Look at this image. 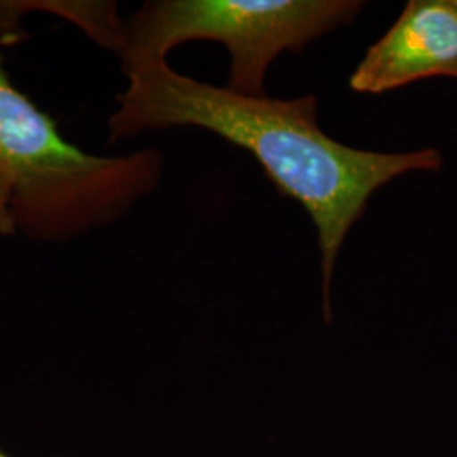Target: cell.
Listing matches in <instances>:
<instances>
[{"label": "cell", "mask_w": 457, "mask_h": 457, "mask_svg": "<svg viewBox=\"0 0 457 457\" xmlns=\"http://www.w3.org/2000/svg\"><path fill=\"white\" fill-rule=\"evenodd\" d=\"M124 75L128 88L109 117V143L141 132L196 128L251 153L279 195L298 202L317 228L327 317L339 253L371 195L405 173L442 166L437 149L375 153L332 139L317 122L315 96L245 97L177 73L166 62L136 66Z\"/></svg>", "instance_id": "6da1fadb"}, {"label": "cell", "mask_w": 457, "mask_h": 457, "mask_svg": "<svg viewBox=\"0 0 457 457\" xmlns=\"http://www.w3.org/2000/svg\"><path fill=\"white\" fill-rule=\"evenodd\" d=\"M163 168L158 149L98 156L66 141L12 83L0 53V180L17 234L60 245L109 228L158 187Z\"/></svg>", "instance_id": "7a4b0ae2"}, {"label": "cell", "mask_w": 457, "mask_h": 457, "mask_svg": "<svg viewBox=\"0 0 457 457\" xmlns=\"http://www.w3.org/2000/svg\"><path fill=\"white\" fill-rule=\"evenodd\" d=\"M358 0H151L124 21L122 71L166 62L188 41H215L230 54L228 88L264 97L268 68L283 51L353 22Z\"/></svg>", "instance_id": "3957f363"}, {"label": "cell", "mask_w": 457, "mask_h": 457, "mask_svg": "<svg viewBox=\"0 0 457 457\" xmlns=\"http://www.w3.org/2000/svg\"><path fill=\"white\" fill-rule=\"evenodd\" d=\"M430 77L457 79V9L451 0H411L351 75L358 94L381 96Z\"/></svg>", "instance_id": "277c9868"}, {"label": "cell", "mask_w": 457, "mask_h": 457, "mask_svg": "<svg viewBox=\"0 0 457 457\" xmlns=\"http://www.w3.org/2000/svg\"><path fill=\"white\" fill-rule=\"evenodd\" d=\"M17 228L12 209H11V196L5 183L0 180V239L16 236Z\"/></svg>", "instance_id": "5b68a950"}, {"label": "cell", "mask_w": 457, "mask_h": 457, "mask_svg": "<svg viewBox=\"0 0 457 457\" xmlns=\"http://www.w3.org/2000/svg\"><path fill=\"white\" fill-rule=\"evenodd\" d=\"M451 2H453V5L457 9V0H451Z\"/></svg>", "instance_id": "8992f818"}, {"label": "cell", "mask_w": 457, "mask_h": 457, "mask_svg": "<svg viewBox=\"0 0 457 457\" xmlns=\"http://www.w3.org/2000/svg\"><path fill=\"white\" fill-rule=\"evenodd\" d=\"M0 457H9V456H7V454H5V453H2V451H0Z\"/></svg>", "instance_id": "52a82bcc"}]
</instances>
